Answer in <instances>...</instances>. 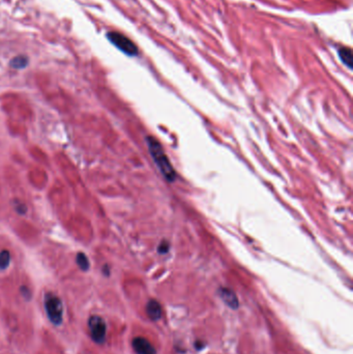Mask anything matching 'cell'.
<instances>
[{"label":"cell","instance_id":"1","mask_svg":"<svg viewBox=\"0 0 353 354\" xmlns=\"http://www.w3.org/2000/svg\"><path fill=\"white\" fill-rule=\"evenodd\" d=\"M146 141H147L149 153H150L157 168L159 169V171L161 172V174L163 175V177L168 183H173L176 180V172H175L169 158L167 157L163 146L161 145V143L156 138H153L151 136L147 137Z\"/></svg>","mask_w":353,"mask_h":354},{"label":"cell","instance_id":"2","mask_svg":"<svg viewBox=\"0 0 353 354\" xmlns=\"http://www.w3.org/2000/svg\"><path fill=\"white\" fill-rule=\"evenodd\" d=\"M45 308L50 321L59 325L63 319V306L60 298L53 293H48L45 297Z\"/></svg>","mask_w":353,"mask_h":354},{"label":"cell","instance_id":"3","mask_svg":"<svg viewBox=\"0 0 353 354\" xmlns=\"http://www.w3.org/2000/svg\"><path fill=\"white\" fill-rule=\"evenodd\" d=\"M107 37L115 47H117L120 51H122L126 55L136 56L138 54L137 46L128 37H126L122 33H119L116 31H111V32H108Z\"/></svg>","mask_w":353,"mask_h":354},{"label":"cell","instance_id":"4","mask_svg":"<svg viewBox=\"0 0 353 354\" xmlns=\"http://www.w3.org/2000/svg\"><path fill=\"white\" fill-rule=\"evenodd\" d=\"M88 327H90L91 336L93 340L99 344L103 343L106 339L107 325L104 319L98 315H94L88 320Z\"/></svg>","mask_w":353,"mask_h":354},{"label":"cell","instance_id":"5","mask_svg":"<svg viewBox=\"0 0 353 354\" xmlns=\"http://www.w3.org/2000/svg\"><path fill=\"white\" fill-rule=\"evenodd\" d=\"M131 345H133V348L137 354H157L155 347L145 338H142V337L135 338Z\"/></svg>","mask_w":353,"mask_h":354},{"label":"cell","instance_id":"6","mask_svg":"<svg viewBox=\"0 0 353 354\" xmlns=\"http://www.w3.org/2000/svg\"><path fill=\"white\" fill-rule=\"evenodd\" d=\"M219 295L228 306H230L232 308H236L238 306V299H237L235 293L231 289L222 288L219 290Z\"/></svg>","mask_w":353,"mask_h":354},{"label":"cell","instance_id":"7","mask_svg":"<svg viewBox=\"0 0 353 354\" xmlns=\"http://www.w3.org/2000/svg\"><path fill=\"white\" fill-rule=\"evenodd\" d=\"M146 313L151 320L153 321L159 320L162 317L161 304L157 300H153V299L149 300L148 303L146 304Z\"/></svg>","mask_w":353,"mask_h":354},{"label":"cell","instance_id":"8","mask_svg":"<svg viewBox=\"0 0 353 354\" xmlns=\"http://www.w3.org/2000/svg\"><path fill=\"white\" fill-rule=\"evenodd\" d=\"M339 56L340 59L342 60V62L348 68V69H352L353 65V55H352V51L350 48H341L339 50Z\"/></svg>","mask_w":353,"mask_h":354},{"label":"cell","instance_id":"9","mask_svg":"<svg viewBox=\"0 0 353 354\" xmlns=\"http://www.w3.org/2000/svg\"><path fill=\"white\" fill-rule=\"evenodd\" d=\"M76 261H77V264L79 265V268L82 271H88V269H90L91 267L90 260H88L87 256L84 253H78L76 257Z\"/></svg>","mask_w":353,"mask_h":354},{"label":"cell","instance_id":"10","mask_svg":"<svg viewBox=\"0 0 353 354\" xmlns=\"http://www.w3.org/2000/svg\"><path fill=\"white\" fill-rule=\"evenodd\" d=\"M27 63H28V59L26 56H23V55H20V56L13 58L10 62L11 67L14 69H17V70L24 69L27 65Z\"/></svg>","mask_w":353,"mask_h":354},{"label":"cell","instance_id":"11","mask_svg":"<svg viewBox=\"0 0 353 354\" xmlns=\"http://www.w3.org/2000/svg\"><path fill=\"white\" fill-rule=\"evenodd\" d=\"M11 262V253L7 250L0 252V270H6Z\"/></svg>","mask_w":353,"mask_h":354},{"label":"cell","instance_id":"12","mask_svg":"<svg viewBox=\"0 0 353 354\" xmlns=\"http://www.w3.org/2000/svg\"><path fill=\"white\" fill-rule=\"evenodd\" d=\"M169 249H170L169 242H167V241H162L161 245L159 246L158 251H159L160 254H167V253L169 252Z\"/></svg>","mask_w":353,"mask_h":354}]
</instances>
